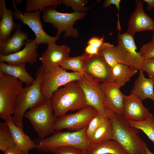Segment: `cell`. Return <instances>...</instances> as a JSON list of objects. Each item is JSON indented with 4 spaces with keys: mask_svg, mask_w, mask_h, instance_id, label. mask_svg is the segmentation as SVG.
<instances>
[{
    "mask_svg": "<svg viewBox=\"0 0 154 154\" xmlns=\"http://www.w3.org/2000/svg\"><path fill=\"white\" fill-rule=\"evenodd\" d=\"M44 72L42 66L39 67L35 73L34 81L31 85L23 88L17 98L12 119L16 125L23 129V118L27 110L38 106L46 100L41 89Z\"/></svg>",
    "mask_w": 154,
    "mask_h": 154,
    "instance_id": "cell-2",
    "label": "cell"
},
{
    "mask_svg": "<svg viewBox=\"0 0 154 154\" xmlns=\"http://www.w3.org/2000/svg\"><path fill=\"white\" fill-rule=\"evenodd\" d=\"M21 25L17 24L16 31L14 34L7 40L0 44V55L6 56L18 52L25 45V41L28 40L29 34L21 30Z\"/></svg>",
    "mask_w": 154,
    "mask_h": 154,
    "instance_id": "cell-21",
    "label": "cell"
},
{
    "mask_svg": "<svg viewBox=\"0 0 154 154\" xmlns=\"http://www.w3.org/2000/svg\"><path fill=\"white\" fill-rule=\"evenodd\" d=\"M3 154H25L15 145L3 152Z\"/></svg>",
    "mask_w": 154,
    "mask_h": 154,
    "instance_id": "cell-39",
    "label": "cell"
},
{
    "mask_svg": "<svg viewBox=\"0 0 154 154\" xmlns=\"http://www.w3.org/2000/svg\"><path fill=\"white\" fill-rule=\"evenodd\" d=\"M86 152L88 154H128L119 143L112 140L92 144Z\"/></svg>",
    "mask_w": 154,
    "mask_h": 154,
    "instance_id": "cell-24",
    "label": "cell"
},
{
    "mask_svg": "<svg viewBox=\"0 0 154 154\" xmlns=\"http://www.w3.org/2000/svg\"><path fill=\"white\" fill-rule=\"evenodd\" d=\"M84 93L87 104L95 108L98 113L109 117L114 113L108 107L106 96L99 83L84 72L76 81Z\"/></svg>",
    "mask_w": 154,
    "mask_h": 154,
    "instance_id": "cell-8",
    "label": "cell"
},
{
    "mask_svg": "<svg viewBox=\"0 0 154 154\" xmlns=\"http://www.w3.org/2000/svg\"><path fill=\"white\" fill-rule=\"evenodd\" d=\"M82 154H88L86 151H82Z\"/></svg>",
    "mask_w": 154,
    "mask_h": 154,
    "instance_id": "cell-44",
    "label": "cell"
},
{
    "mask_svg": "<svg viewBox=\"0 0 154 154\" xmlns=\"http://www.w3.org/2000/svg\"><path fill=\"white\" fill-rule=\"evenodd\" d=\"M42 22L51 24L57 29L56 37H59L63 32H65L63 38L72 37L77 38L79 35L77 30L73 27L77 21L83 19L86 13L77 11L70 13L59 12L56 8L48 7L42 11Z\"/></svg>",
    "mask_w": 154,
    "mask_h": 154,
    "instance_id": "cell-5",
    "label": "cell"
},
{
    "mask_svg": "<svg viewBox=\"0 0 154 154\" xmlns=\"http://www.w3.org/2000/svg\"><path fill=\"white\" fill-rule=\"evenodd\" d=\"M144 154H153L150 150L145 143L144 145Z\"/></svg>",
    "mask_w": 154,
    "mask_h": 154,
    "instance_id": "cell-41",
    "label": "cell"
},
{
    "mask_svg": "<svg viewBox=\"0 0 154 154\" xmlns=\"http://www.w3.org/2000/svg\"><path fill=\"white\" fill-rule=\"evenodd\" d=\"M5 123L11 131L15 145L23 153L28 154L29 151L36 148V145L34 141L25 133L23 129L14 123L12 116L6 119Z\"/></svg>",
    "mask_w": 154,
    "mask_h": 154,
    "instance_id": "cell-19",
    "label": "cell"
},
{
    "mask_svg": "<svg viewBox=\"0 0 154 154\" xmlns=\"http://www.w3.org/2000/svg\"><path fill=\"white\" fill-rule=\"evenodd\" d=\"M83 74L70 72L60 66L44 71L41 83L42 92L46 100H50L53 93L62 86L80 79Z\"/></svg>",
    "mask_w": 154,
    "mask_h": 154,
    "instance_id": "cell-10",
    "label": "cell"
},
{
    "mask_svg": "<svg viewBox=\"0 0 154 154\" xmlns=\"http://www.w3.org/2000/svg\"><path fill=\"white\" fill-rule=\"evenodd\" d=\"M139 70L138 76L135 80L130 94L142 101L149 99L154 102V82L151 79L145 78L142 70Z\"/></svg>",
    "mask_w": 154,
    "mask_h": 154,
    "instance_id": "cell-22",
    "label": "cell"
},
{
    "mask_svg": "<svg viewBox=\"0 0 154 154\" xmlns=\"http://www.w3.org/2000/svg\"><path fill=\"white\" fill-rule=\"evenodd\" d=\"M113 129L111 140L119 143L128 154H144L145 143L138 135L139 130L130 126L123 116L109 117Z\"/></svg>",
    "mask_w": 154,
    "mask_h": 154,
    "instance_id": "cell-3",
    "label": "cell"
},
{
    "mask_svg": "<svg viewBox=\"0 0 154 154\" xmlns=\"http://www.w3.org/2000/svg\"><path fill=\"white\" fill-rule=\"evenodd\" d=\"M115 46L108 42H104L99 49V54L102 55L107 62L112 67L117 63L116 57Z\"/></svg>",
    "mask_w": 154,
    "mask_h": 154,
    "instance_id": "cell-31",
    "label": "cell"
},
{
    "mask_svg": "<svg viewBox=\"0 0 154 154\" xmlns=\"http://www.w3.org/2000/svg\"><path fill=\"white\" fill-rule=\"evenodd\" d=\"M15 2L17 4H20L22 3L23 1L22 0H15Z\"/></svg>",
    "mask_w": 154,
    "mask_h": 154,
    "instance_id": "cell-42",
    "label": "cell"
},
{
    "mask_svg": "<svg viewBox=\"0 0 154 154\" xmlns=\"http://www.w3.org/2000/svg\"><path fill=\"white\" fill-rule=\"evenodd\" d=\"M139 52L144 60L154 58V41L143 45Z\"/></svg>",
    "mask_w": 154,
    "mask_h": 154,
    "instance_id": "cell-34",
    "label": "cell"
},
{
    "mask_svg": "<svg viewBox=\"0 0 154 154\" xmlns=\"http://www.w3.org/2000/svg\"><path fill=\"white\" fill-rule=\"evenodd\" d=\"M150 113L142 101L136 96L131 94L125 95L122 116L126 120L142 121L149 117Z\"/></svg>",
    "mask_w": 154,
    "mask_h": 154,
    "instance_id": "cell-18",
    "label": "cell"
},
{
    "mask_svg": "<svg viewBox=\"0 0 154 154\" xmlns=\"http://www.w3.org/2000/svg\"><path fill=\"white\" fill-rule=\"evenodd\" d=\"M143 1L147 4L148 10H151L154 8V0H143Z\"/></svg>",
    "mask_w": 154,
    "mask_h": 154,
    "instance_id": "cell-40",
    "label": "cell"
},
{
    "mask_svg": "<svg viewBox=\"0 0 154 154\" xmlns=\"http://www.w3.org/2000/svg\"><path fill=\"white\" fill-rule=\"evenodd\" d=\"M84 70L99 83L114 82L112 68L99 54L88 56L85 63Z\"/></svg>",
    "mask_w": 154,
    "mask_h": 154,
    "instance_id": "cell-13",
    "label": "cell"
},
{
    "mask_svg": "<svg viewBox=\"0 0 154 154\" xmlns=\"http://www.w3.org/2000/svg\"><path fill=\"white\" fill-rule=\"evenodd\" d=\"M88 56L84 53L76 57H69L61 63L60 67L66 70H70L73 72L80 73L83 74L85 72L84 70V64Z\"/></svg>",
    "mask_w": 154,
    "mask_h": 154,
    "instance_id": "cell-28",
    "label": "cell"
},
{
    "mask_svg": "<svg viewBox=\"0 0 154 154\" xmlns=\"http://www.w3.org/2000/svg\"><path fill=\"white\" fill-rule=\"evenodd\" d=\"M24 117L29 120L40 138L48 137L56 131L54 125L57 117L54 113L50 100L29 110Z\"/></svg>",
    "mask_w": 154,
    "mask_h": 154,
    "instance_id": "cell-6",
    "label": "cell"
},
{
    "mask_svg": "<svg viewBox=\"0 0 154 154\" xmlns=\"http://www.w3.org/2000/svg\"><path fill=\"white\" fill-rule=\"evenodd\" d=\"M107 118L98 113L90 121L86 131V137L89 141L94 132Z\"/></svg>",
    "mask_w": 154,
    "mask_h": 154,
    "instance_id": "cell-32",
    "label": "cell"
},
{
    "mask_svg": "<svg viewBox=\"0 0 154 154\" xmlns=\"http://www.w3.org/2000/svg\"><path fill=\"white\" fill-rule=\"evenodd\" d=\"M15 145L12 133L8 126L0 122V150L3 152Z\"/></svg>",
    "mask_w": 154,
    "mask_h": 154,
    "instance_id": "cell-30",
    "label": "cell"
},
{
    "mask_svg": "<svg viewBox=\"0 0 154 154\" xmlns=\"http://www.w3.org/2000/svg\"><path fill=\"white\" fill-rule=\"evenodd\" d=\"M97 111L90 106L73 114H66L57 117L54 125L55 131L66 129L70 131H79L87 127L98 114Z\"/></svg>",
    "mask_w": 154,
    "mask_h": 154,
    "instance_id": "cell-12",
    "label": "cell"
},
{
    "mask_svg": "<svg viewBox=\"0 0 154 154\" xmlns=\"http://www.w3.org/2000/svg\"><path fill=\"white\" fill-rule=\"evenodd\" d=\"M23 83L0 72V117L5 120L14 114L17 98Z\"/></svg>",
    "mask_w": 154,
    "mask_h": 154,
    "instance_id": "cell-7",
    "label": "cell"
},
{
    "mask_svg": "<svg viewBox=\"0 0 154 154\" xmlns=\"http://www.w3.org/2000/svg\"><path fill=\"white\" fill-rule=\"evenodd\" d=\"M135 1L136 7L129 17L126 33L133 36L139 32H153L154 30V20L145 12L142 1Z\"/></svg>",
    "mask_w": 154,
    "mask_h": 154,
    "instance_id": "cell-14",
    "label": "cell"
},
{
    "mask_svg": "<svg viewBox=\"0 0 154 154\" xmlns=\"http://www.w3.org/2000/svg\"><path fill=\"white\" fill-rule=\"evenodd\" d=\"M56 117L69 111L79 110L88 106L82 89L76 81L69 82L54 92L50 99Z\"/></svg>",
    "mask_w": 154,
    "mask_h": 154,
    "instance_id": "cell-1",
    "label": "cell"
},
{
    "mask_svg": "<svg viewBox=\"0 0 154 154\" xmlns=\"http://www.w3.org/2000/svg\"><path fill=\"white\" fill-rule=\"evenodd\" d=\"M113 129L112 124L109 117L107 118L95 131L89 141L92 144L111 140Z\"/></svg>",
    "mask_w": 154,
    "mask_h": 154,
    "instance_id": "cell-26",
    "label": "cell"
},
{
    "mask_svg": "<svg viewBox=\"0 0 154 154\" xmlns=\"http://www.w3.org/2000/svg\"><path fill=\"white\" fill-rule=\"evenodd\" d=\"M38 46L35 39H28L25 41L23 49L6 56L0 55V62L14 65L28 62L32 65L36 62L39 55L37 51Z\"/></svg>",
    "mask_w": 154,
    "mask_h": 154,
    "instance_id": "cell-16",
    "label": "cell"
},
{
    "mask_svg": "<svg viewBox=\"0 0 154 154\" xmlns=\"http://www.w3.org/2000/svg\"><path fill=\"white\" fill-rule=\"evenodd\" d=\"M137 71L125 65L118 63L112 68L114 82L121 87L135 75Z\"/></svg>",
    "mask_w": 154,
    "mask_h": 154,
    "instance_id": "cell-25",
    "label": "cell"
},
{
    "mask_svg": "<svg viewBox=\"0 0 154 154\" xmlns=\"http://www.w3.org/2000/svg\"><path fill=\"white\" fill-rule=\"evenodd\" d=\"M5 2L0 0V44L9 39L12 31L17 27L14 21V11L6 8Z\"/></svg>",
    "mask_w": 154,
    "mask_h": 154,
    "instance_id": "cell-20",
    "label": "cell"
},
{
    "mask_svg": "<svg viewBox=\"0 0 154 154\" xmlns=\"http://www.w3.org/2000/svg\"><path fill=\"white\" fill-rule=\"evenodd\" d=\"M26 64V63H24L17 65H11L0 62V72L12 76L29 86L33 82L35 79L27 72Z\"/></svg>",
    "mask_w": 154,
    "mask_h": 154,
    "instance_id": "cell-23",
    "label": "cell"
},
{
    "mask_svg": "<svg viewBox=\"0 0 154 154\" xmlns=\"http://www.w3.org/2000/svg\"><path fill=\"white\" fill-rule=\"evenodd\" d=\"M100 84L106 95L108 108L114 113L122 116L125 95L120 91L121 87L114 82Z\"/></svg>",
    "mask_w": 154,
    "mask_h": 154,
    "instance_id": "cell-17",
    "label": "cell"
},
{
    "mask_svg": "<svg viewBox=\"0 0 154 154\" xmlns=\"http://www.w3.org/2000/svg\"><path fill=\"white\" fill-rule=\"evenodd\" d=\"M118 43L115 46L116 58L118 63L127 65L136 70H139L144 59L139 52L133 36L126 33L117 34Z\"/></svg>",
    "mask_w": 154,
    "mask_h": 154,
    "instance_id": "cell-9",
    "label": "cell"
},
{
    "mask_svg": "<svg viewBox=\"0 0 154 154\" xmlns=\"http://www.w3.org/2000/svg\"><path fill=\"white\" fill-rule=\"evenodd\" d=\"M87 127L76 131H56L49 137L40 138L35 149L40 152L52 153L58 147L70 146L86 151L92 145L86 136Z\"/></svg>",
    "mask_w": 154,
    "mask_h": 154,
    "instance_id": "cell-4",
    "label": "cell"
},
{
    "mask_svg": "<svg viewBox=\"0 0 154 154\" xmlns=\"http://www.w3.org/2000/svg\"><path fill=\"white\" fill-rule=\"evenodd\" d=\"M82 151L76 147L64 146L57 148L53 153L54 154H82Z\"/></svg>",
    "mask_w": 154,
    "mask_h": 154,
    "instance_id": "cell-36",
    "label": "cell"
},
{
    "mask_svg": "<svg viewBox=\"0 0 154 154\" xmlns=\"http://www.w3.org/2000/svg\"><path fill=\"white\" fill-rule=\"evenodd\" d=\"M140 70L146 72L149 78L154 82V58L144 60L141 65Z\"/></svg>",
    "mask_w": 154,
    "mask_h": 154,
    "instance_id": "cell-35",
    "label": "cell"
},
{
    "mask_svg": "<svg viewBox=\"0 0 154 154\" xmlns=\"http://www.w3.org/2000/svg\"><path fill=\"white\" fill-rule=\"evenodd\" d=\"M62 3L66 7H70L74 12L86 13L90 9L85 6L88 3L86 0H62Z\"/></svg>",
    "mask_w": 154,
    "mask_h": 154,
    "instance_id": "cell-33",
    "label": "cell"
},
{
    "mask_svg": "<svg viewBox=\"0 0 154 154\" xmlns=\"http://www.w3.org/2000/svg\"><path fill=\"white\" fill-rule=\"evenodd\" d=\"M14 7V17L20 21L24 24L29 27L35 35V39L37 44H47L48 46L55 43L60 37H53L48 34L43 28V25L40 21V13L39 11L33 12H23L18 9L16 7L13 1Z\"/></svg>",
    "mask_w": 154,
    "mask_h": 154,
    "instance_id": "cell-11",
    "label": "cell"
},
{
    "mask_svg": "<svg viewBox=\"0 0 154 154\" xmlns=\"http://www.w3.org/2000/svg\"><path fill=\"white\" fill-rule=\"evenodd\" d=\"M153 116L154 117V114H153Z\"/></svg>",
    "mask_w": 154,
    "mask_h": 154,
    "instance_id": "cell-45",
    "label": "cell"
},
{
    "mask_svg": "<svg viewBox=\"0 0 154 154\" xmlns=\"http://www.w3.org/2000/svg\"><path fill=\"white\" fill-rule=\"evenodd\" d=\"M126 121L131 127L142 131L154 144V117L153 114L150 113L149 117L142 121Z\"/></svg>",
    "mask_w": 154,
    "mask_h": 154,
    "instance_id": "cell-27",
    "label": "cell"
},
{
    "mask_svg": "<svg viewBox=\"0 0 154 154\" xmlns=\"http://www.w3.org/2000/svg\"><path fill=\"white\" fill-rule=\"evenodd\" d=\"M99 49L88 45L85 48L84 53L90 56L97 55L99 54Z\"/></svg>",
    "mask_w": 154,
    "mask_h": 154,
    "instance_id": "cell-38",
    "label": "cell"
},
{
    "mask_svg": "<svg viewBox=\"0 0 154 154\" xmlns=\"http://www.w3.org/2000/svg\"><path fill=\"white\" fill-rule=\"evenodd\" d=\"M62 3V0H27L26 3L27 12L42 11L47 7L56 8Z\"/></svg>",
    "mask_w": 154,
    "mask_h": 154,
    "instance_id": "cell-29",
    "label": "cell"
},
{
    "mask_svg": "<svg viewBox=\"0 0 154 154\" xmlns=\"http://www.w3.org/2000/svg\"><path fill=\"white\" fill-rule=\"evenodd\" d=\"M104 38H99L97 37H93L88 41V45H91L94 47L100 48L103 43Z\"/></svg>",
    "mask_w": 154,
    "mask_h": 154,
    "instance_id": "cell-37",
    "label": "cell"
},
{
    "mask_svg": "<svg viewBox=\"0 0 154 154\" xmlns=\"http://www.w3.org/2000/svg\"><path fill=\"white\" fill-rule=\"evenodd\" d=\"M153 35H152V41H154V30L153 31Z\"/></svg>",
    "mask_w": 154,
    "mask_h": 154,
    "instance_id": "cell-43",
    "label": "cell"
},
{
    "mask_svg": "<svg viewBox=\"0 0 154 154\" xmlns=\"http://www.w3.org/2000/svg\"><path fill=\"white\" fill-rule=\"evenodd\" d=\"M70 52V48L67 45L54 43L48 46L39 59L44 70H48L60 66L61 63L69 57Z\"/></svg>",
    "mask_w": 154,
    "mask_h": 154,
    "instance_id": "cell-15",
    "label": "cell"
}]
</instances>
